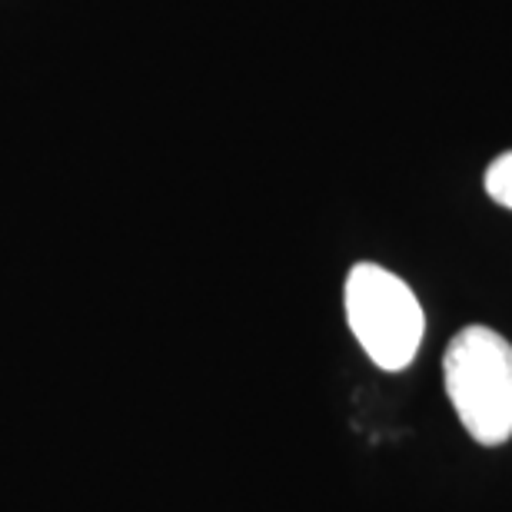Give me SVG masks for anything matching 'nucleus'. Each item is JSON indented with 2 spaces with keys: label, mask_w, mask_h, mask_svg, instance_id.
<instances>
[{
  "label": "nucleus",
  "mask_w": 512,
  "mask_h": 512,
  "mask_svg": "<svg viewBox=\"0 0 512 512\" xmlns=\"http://www.w3.org/2000/svg\"><path fill=\"white\" fill-rule=\"evenodd\" d=\"M446 393L459 423L483 446L512 439V343L489 326H466L443 356Z\"/></svg>",
  "instance_id": "obj_1"
},
{
  "label": "nucleus",
  "mask_w": 512,
  "mask_h": 512,
  "mask_svg": "<svg viewBox=\"0 0 512 512\" xmlns=\"http://www.w3.org/2000/svg\"><path fill=\"white\" fill-rule=\"evenodd\" d=\"M346 320L366 356L389 373L413 363L426 330L416 293L376 263H356L346 276Z\"/></svg>",
  "instance_id": "obj_2"
},
{
  "label": "nucleus",
  "mask_w": 512,
  "mask_h": 512,
  "mask_svg": "<svg viewBox=\"0 0 512 512\" xmlns=\"http://www.w3.org/2000/svg\"><path fill=\"white\" fill-rule=\"evenodd\" d=\"M486 193L499 203V207L512 210V150L489 163V170H486Z\"/></svg>",
  "instance_id": "obj_3"
}]
</instances>
